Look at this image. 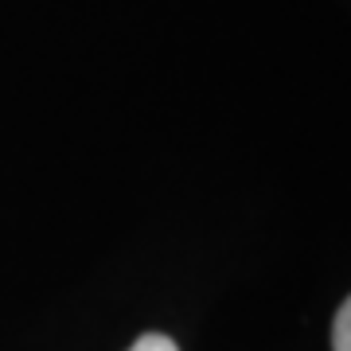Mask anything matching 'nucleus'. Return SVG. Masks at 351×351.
I'll use <instances>...</instances> for the list:
<instances>
[{
  "label": "nucleus",
  "mask_w": 351,
  "mask_h": 351,
  "mask_svg": "<svg viewBox=\"0 0 351 351\" xmlns=\"http://www.w3.org/2000/svg\"><path fill=\"white\" fill-rule=\"evenodd\" d=\"M332 348L351 351V297L339 304V313H336V324H332Z\"/></svg>",
  "instance_id": "f257e3e1"
},
{
  "label": "nucleus",
  "mask_w": 351,
  "mask_h": 351,
  "mask_svg": "<svg viewBox=\"0 0 351 351\" xmlns=\"http://www.w3.org/2000/svg\"><path fill=\"white\" fill-rule=\"evenodd\" d=\"M129 351H180V348H176V339L149 332V336H141V339H137V343H133Z\"/></svg>",
  "instance_id": "f03ea898"
}]
</instances>
